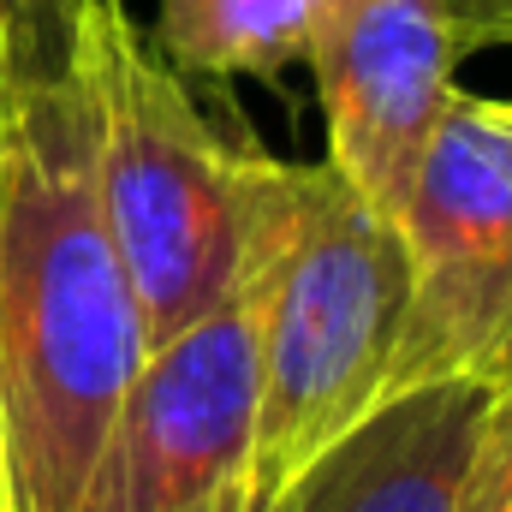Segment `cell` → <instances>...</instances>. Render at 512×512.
Wrapping results in <instances>:
<instances>
[{
    "mask_svg": "<svg viewBox=\"0 0 512 512\" xmlns=\"http://www.w3.org/2000/svg\"><path fill=\"white\" fill-rule=\"evenodd\" d=\"M149 358L143 304L66 72L0 84V483L6 512H90L96 465Z\"/></svg>",
    "mask_w": 512,
    "mask_h": 512,
    "instance_id": "6da1fadb",
    "label": "cell"
},
{
    "mask_svg": "<svg viewBox=\"0 0 512 512\" xmlns=\"http://www.w3.org/2000/svg\"><path fill=\"white\" fill-rule=\"evenodd\" d=\"M411 298L399 221L328 161H274L239 304L251 322V512L387 399Z\"/></svg>",
    "mask_w": 512,
    "mask_h": 512,
    "instance_id": "7a4b0ae2",
    "label": "cell"
},
{
    "mask_svg": "<svg viewBox=\"0 0 512 512\" xmlns=\"http://www.w3.org/2000/svg\"><path fill=\"white\" fill-rule=\"evenodd\" d=\"M72 78L90 114L96 197L149 346H161L239 298L274 155L203 114L126 0H78Z\"/></svg>",
    "mask_w": 512,
    "mask_h": 512,
    "instance_id": "3957f363",
    "label": "cell"
},
{
    "mask_svg": "<svg viewBox=\"0 0 512 512\" xmlns=\"http://www.w3.org/2000/svg\"><path fill=\"white\" fill-rule=\"evenodd\" d=\"M411 298L387 393L512 387V102L459 90L399 209Z\"/></svg>",
    "mask_w": 512,
    "mask_h": 512,
    "instance_id": "277c9868",
    "label": "cell"
},
{
    "mask_svg": "<svg viewBox=\"0 0 512 512\" xmlns=\"http://www.w3.org/2000/svg\"><path fill=\"white\" fill-rule=\"evenodd\" d=\"M251 417V322L227 298L149 346L114 411L90 512H251Z\"/></svg>",
    "mask_w": 512,
    "mask_h": 512,
    "instance_id": "5b68a950",
    "label": "cell"
},
{
    "mask_svg": "<svg viewBox=\"0 0 512 512\" xmlns=\"http://www.w3.org/2000/svg\"><path fill=\"white\" fill-rule=\"evenodd\" d=\"M459 42L441 0H322L304 66L316 78L328 167L387 221L459 96Z\"/></svg>",
    "mask_w": 512,
    "mask_h": 512,
    "instance_id": "8992f818",
    "label": "cell"
},
{
    "mask_svg": "<svg viewBox=\"0 0 512 512\" xmlns=\"http://www.w3.org/2000/svg\"><path fill=\"white\" fill-rule=\"evenodd\" d=\"M489 387H399L316 453L262 512H453Z\"/></svg>",
    "mask_w": 512,
    "mask_h": 512,
    "instance_id": "52a82bcc",
    "label": "cell"
},
{
    "mask_svg": "<svg viewBox=\"0 0 512 512\" xmlns=\"http://www.w3.org/2000/svg\"><path fill=\"white\" fill-rule=\"evenodd\" d=\"M155 48L185 78H280L304 60L322 0H155Z\"/></svg>",
    "mask_w": 512,
    "mask_h": 512,
    "instance_id": "ba28073f",
    "label": "cell"
},
{
    "mask_svg": "<svg viewBox=\"0 0 512 512\" xmlns=\"http://www.w3.org/2000/svg\"><path fill=\"white\" fill-rule=\"evenodd\" d=\"M72 12L78 0H0V84L66 72Z\"/></svg>",
    "mask_w": 512,
    "mask_h": 512,
    "instance_id": "9c48e42d",
    "label": "cell"
},
{
    "mask_svg": "<svg viewBox=\"0 0 512 512\" xmlns=\"http://www.w3.org/2000/svg\"><path fill=\"white\" fill-rule=\"evenodd\" d=\"M453 512H512V387L489 393L471 465H465V489Z\"/></svg>",
    "mask_w": 512,
    "mask_h": 512,
    "instance_id": "30bf717a",
    "label": "cell"
},
{
    "mask_svg": "<svg viewBox=\"0 0 512 512\" xmlns=\"http://www.w3.org/2000/svg\"><path fill=\"white\" fill-rule=\"evenodd\" d=\"M453 18V42L459 54H483V48H512V0H441Z\"/></svg>",
    "mask_w": 512,
    "mask_h": 512,
    "instance_id": "8fae6325",
    "label": "cell"
},
{
    "mask_svg": "<svg viewBox=\"0 0 512 512\" xmlns=\"http://www.w3.org/2000/svg\"><path fill=\"white\" fill-rule=\"evenodd\" d=\"M0 512H6V483H0Z\"/></svg>",
    "mask_w": 512,
    "mask_h": 512,
    "instance_id": "7c38bea8",
    "label": "cell"
}]
</instances>
